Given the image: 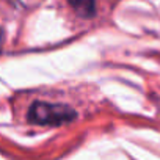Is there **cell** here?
<instances>
[{"mask_svg": "<svg viewBox=\"0 0 160 160\" xmlns=\"http://www.w3.org/2000/svg\"><path fill=\"white\" fill-rule=\"evenodd\" d=\"M77 113L74 108L64 104H50V102H35L30 105L27 119L32 124L38 126H61L75 119Z\"/></svg>", "mask_w": 160, "mask_h": 160, "instance_id": "1", "label": "cell"}, {"mask_svg": "<svg viewBox=\"0 0 160 160\" xmlns=\"http://www.w3.org/2000/svg\"><path fill=\"white\" fill-rule=\"evenodd\" d=\"M68 3L82 18H91L96 13V0H68Z\"/></svg>", "mask_w": 160, "mask_h": 160, "instance_id": "2", "label": "cell"}, {"mask_svg": "<svg viewBox=\"0 0 160 160\" xmlns=\"http://www.w3.org/2000/svg\"><path fill=\"white\" fill-rule=\"evenodd\" d=\"M2 38H3V33H2V28H0V42H2Z\"/></svg>", "mask_w": 160, "mask_h": 160, "instance_id": "3", "label": "cell"}]
</instances>
